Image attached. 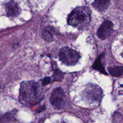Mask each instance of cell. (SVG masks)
Listing matches in <instances>:
<instances>
[{
    "label": "cell",
    "instance_id": "1",
    "mask_svg": "<svg viewBox=\"0 0 123 123\" xmlns=\"http://www.w3.org/2000/svg\"><path fill=\"white\" fill-rule=\"evenodd\" d=\"M90 20L91 12L86 6L75 8L69 14L67 19L69 25L81 29L87 26Z\"/></svg>",
    "mask_w": 123,
    "mask_h": 123
},
{
    "label": "cell",
    "instance_id": "2",
    "mask_svg": "<svg viewBox=\"0 0 123 123\" xmlns=\"http://www.w3.org/2000/svg\"><path fill=\"white\" fill-rule=\"evenodd\" d=\"M37 85L33 81H24L21 84L19 98L23 103L29 104L37 96Z\"/></svg>",
    "mask_w": 123,
    "mask_h": 123
},
{
    "label": "cell",
    "instance_id": "3",
    "mask_svg": "<svg viewBox=\"0 0 123 123\" xmlns=\"http://www.w3.org/2000/svg\"><path fill=\"white\" fill-rule=\"evenodd\" d=\"M59 57L64 64L67 65H73L78 62L81 56L77 51L68 47H64L60 49Z\"/></svg>",
    "mask_w": 123,
    "mask_h": 123
},
{
    "label": "cell",
    "instance_id": "4",
    "mask_svg": "<svg viewBox=\"0 0 123 123\" xmlns=\"http://www.w3.org/2000/svg\"><path fill=\"white\" fill-rule=\"evenodd\" d=\"M64 94L62 88L58 87L52 91L50 97V102L53 107L56 109H61L64 101Z\"/></svg>",
    "mask_w": 123,
    "mask_h": 123
},
{
    "label": "cell",
    "instance_id": "5",
    "mask_svg": "<svg viewBox=\"0 0 123 123\" xmlns=\"http://www.w3.org/2000/svg\"><path fill=\"white\" fill-rule=\"evenodd\" d=\"M113 24L109 20L105 21L97 31L98 37L101 39H105L111 34L113 29Z\"/></svg>",
    "mask_w": 123,
    "mask_h": 123
},
{
    "label": "cell",
    "instance_id": "6",
    "mask_svg": "<svg viewBox=\"0 0 123 123\" xmlns=\"http://www.w3.org/2000/svg\"><path fill=\"white\" fill-rule=\"evenodd\" d=\"M5 9L6 13L9 17L17 16L20 11V8L17 3L13 0L10 1L6 4Z\"/></svg>",
    "mask_w": 123,
    "mask_h": 123
},
{
    "label": "cell",
    "instance_id": "7",
    "mask_svg": "<svg viewBox=\"0 0 123 123\" xmlns=\"http://www.w3.org/2000/svg\"><path fill=\"white\" fill-rule=\"evenodd\" d=\"M87 95L90 96V98L95 100H99L101 97V90L100 88H97V86H92L87 88Z\"/></svg>",
    "mask_w": 123,
    "mask_h": 123
},
{
    "label": "cell",
    "instance_id": "8",
    "mask_svg": "<svg viewBox=\"0 0 123 123\" xmlns=\"http://www.w3.org/2000/svg\"><path fill=\"white\" fill-rule=\"evenodd\" d=\"M93 7L99 12H103L106 11L109 5V0H95L92 4Z\"/></svg>",
    "mask_w": 123,
    "mask_h": 123
},
{
    "label": "cell",
    "instance_id": "9",
    "mask_svg": "<svg viewBox=\"0 0 123 123\" xmlns=\"http://www.w3.org/2000/svg\"><path fill=\"white\" fill-rule=\"evenodd\" d=\"M54 33V28L48 26L44 28L42 30V36L45 40L49 42H51L53 40L52 34Z\"/></svg>",
    "mask_w": 123,
    "mask_h": 123
},
{
    "label": "cell",
    "instance_id": "10",
    "mask_svg": "<svg viewBox=\"0 0 123 123\" xmlns=\"http://www.w3.org/2000/svg\"><path fill=\"white\" fill-rule=\"evenodd\" d=\"M108 71L112 76L115 77H119L123 74V68L122 66L110 67L108 68Z\"/></svg>",
    "mask_w": 123,
    "mask_h": 123
},
{
    "label": "cell",
    "instance_id": "11",
    "mask_svg": "<svg viewBox=\"0 0 123 123\" xmlns=\"http://www.w3.org/2000/svg\"><path fill=\"white\" fill-rule=\"evenodd\" d=\"M101 56V55H100V56H99V57L97 60H96V61L93 64V65L92 66V68L95 70L98 71L99 72H100L101 73H102L103 74H107L106 72H105V71L100 62Z\"/></svg>",
    "mask_w": 123,
    "mask_h": 123
},
{
    "label": "cell",
    "instance_id": "12",
    "mask_svg": "<svg viewBox=\"0 0 123 123\" xmlns=\"http://www.w3.org/2000/svg\"><path fill=\"white\" fill-rule=\"evenodd\" d=\"M63 76L64 74L58 69L54 70L52 75L53 80L57 81H61L62 80Z\"/></svg>",
    "mask_w": 123,
    "mask_h": 123
},
{
    "label": "cell",
    "instance_id": "13",
    "mask_svg": "<svg viewBox=\"0 0 123 123\" xmlns=\"http://www.w3.org/2000/svg\"><path fill=\"white\" fill-rule=\"evenodd\" d=\"M50 80H51V79H50V77L48 76V77H45L43 79V80H42V86H45L47 85L50 82Z\"/></svg>",
    "mask_w": 123,
    "mask_h": 123
},
{
    "label": "cell",
    "instance_id": "14",
    "mask_svg": "<svg viewBox=\"0 0 123 123\" xmlns=\"http://www.w3.org/2000/svg\"><path fill=\"white\" fill-rule=\"evenodd\" d=\"M45 110V107L44 106H40V107H38V108H37L36 111H37V112L39 113V112H40L43 111Z\"/></svg>",
    "mask_w": 123,
    "mask_h": 123
},
{
    "label": "cell",
    "instance_id": "15",
    "mask_svg": "<svg viewBox=\"0 0 123 123\" xmlns=\"http://www.w3.org/2000/svg\"><path fill=\"white\" fill-rule=\"evenodd\" d=\"M63 123V122H62V123Z\"/></svg>",
    "mask_w": 123,
    "mask_h": 123
}]
</instances>
